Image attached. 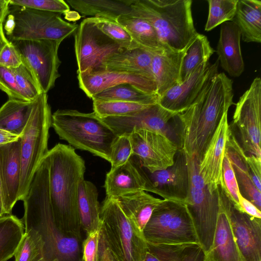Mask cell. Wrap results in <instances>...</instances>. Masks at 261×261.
Here are the masks:
<instances>
[{
    "label": "cell",
    "mask_w": 261,
    "mask_h": 261,
    "mask_svg": "<svg viewBox=\"0 0 261 261\" xmlns=\"http://www.w3.org/2000/svg\"><path fill=\"white\" fill-rule=\"evenodd\" d=\"M232 84L224 73H217L195 101L176 116L181 126L180 148L199 164L222 117L233 104Z\"/></svg>",
    "instance_id": "cell-1"
},
{
    "label": "cell",
    "mask_w": 261,
    "mask_h": 261,
    "mask_svg": "<svg viewBox=\"0 0 261 261\" xmlns=\"http://www.w3.org/2000/svg\"><path fill=\"white\" fill-rule=\"evenodd\" d=\"M49 160L41 161L36 171L28 192L23 200L25 228L41 234L44 242L46 261H82V237L69 233L56 223L49 191Z\"/></svg>",
    "instance_id": "cell-2"
},
{
    "label": "cell",
    "mask_w": 261,
    "mask_h": 261,
    "mask_svg": "<svg viewBox=\"0 0 261 261\" xmlns=\"http://www.w3.org/2000/svg\"><path fill=\"white\" fill-rule=\"evenodd\" d=\"M47 154L49 197L54 220L64 231L82 237L77 196L80 184L84 180L85 161L74 148L62 143L49 150Z\"/></svg>",
    "instance_id": "cell-3"
},
{
    "label": "cell",
    "mask_w": 261,
    "mask_h": 261,
    "mask_svg": "<svg viewBox=\"0 0 261 261\" xmlns=\"http://www.w3.org/2000/svg\"><path fill=\"white\" fill-rule=\"evenodd\" d=\"M192 4L191 0H133L129 14L149 22L166 50L178 51L186 49L198 33Z\"/></svg>",
    "instance_id": "cell-4"
},
{
    "label": "cell",
    "mask_w": 261,
    "mask_h": 261,
    "mask_svg": "<svg viewBox=\"0 0 261 261\" xmlns=\"http://www.w3.org/2000/svg\"><path fill=\"white\" fill-rule=\"evenodd\" d=\"M51 126L59 138L73 148L110 162L112 146L118 136L94 112L58 110L51 115Z\"/></svg>",
    "instance_id": "cell-5"
},
{
    "label": "cell",
    "mask_w": 261,
    "mask_h": 261,
    "mask_svg": "<svg viewBox=\"0 0 261 261\" xmlns=\"http://www.w3.org/2000/svg\"><path fill=\"white\" fill-rule=\"evenodd\" d=\"M51 113L47 93L33 101L30 118L21 136V178L18 201L26 196L35 173L47 154Z\"/></svg>",
    "instance_id": "cell-6"
},
{
    "label": "cell",
    "mask_w": 261,
    "mask_h": 261,
    "mask_svg": "<svg viewBox=\"0 0 261 261\" xmlns=\"http://www.w3.org/2000/svg\"><path fill=\"white\" fill-rule=\"evenodd\" d=\"M61 14L10 5L4 29L10 42L53 40L62 42L79 25L64 20Z\"/></svg>",
    "instance_id": "cell-7"
},
{
    "label": "cell",
    "mask_w": 261,
    "mask_h": 261,
    "mask_svg": "<svg viewBox=\"0 0 261 261\" xmlns=\"http://www.w3.org/2000/svg\"><path fill=\"white\" fill-rule=\"evenodd\" d=\"M186 155L189 191L185 204L191 217L198 244L206 254L213 243L220 210L218 188L216 191L210 192L199 174L197 159Z\"/></svg>",
    "instance_id": "cell-8"
},
{
    "label": "cell",
    "mask_w": 261,
    "mask_h": 261,
    "mask_svg": "<svg viewBox=\"0 0 261 261\" xmlns=\"http://www.w3.org/2000/svg\"><path fill=\"white\" fill-rule=\"evenodd\" d=\"M143 235L147 243L153 244H198L186 205L165 199L153 210Z\"/></svg>",
    "instance_id": "cell-9"
},
{
    "label": "cell",
    "mask_w": 261,
    "mask_h": 261,
    "mask_svg": "<svg viewBox=\"0 0 261 261\" xmlns=\"http://www.w3.org/2000/svg\"><path fill=\"white\" fill-rule=\"evenodd\" d=\"M109 245L120 261H143L147 251L143 235L130 221L116 199L106 196L100 210Z\"/></svg>",
    "instance_id": "cell-10"
},
{
    "label": "cell",
    "mask_w": 261,
    "mask_h": 261,
    "mask_svg": "<svg viewBox=\"0 0 261 261\" xmlns=\"http://www.w3.org/2000/svg\"><path fill=\"white\" fill-rule=\"evenodd\" d=\"M261 80L256 77L240 97L229 128L247 155L261 158Z\"/></svg>",
    "instance_id": "cell-11"
},
{
    "label": "cell",
    "mask_w": 261,
    "mask_h": 261,
    "mask_svg": "<svg viewBox=\"0 0 261 261\" xmlns=\"http://www.w3.org/2000/svg\"><path fill=\"white\" fill-rule=\"evenodd\" d=\"M130 160L145 180V191L153 193L165 200L186 204L189 176L187 155L181 148L178 149L172 166L153 172L144 168L137 156L132 155Z\"/></svg>",
    "instance_id": "cell-12"
},
{
    "label": "cell",
    "mask_w": 261,
    "mask_h": 261,
    "mask_svg": "<svg viewBox=\"0 0 261 261\" xmlns=\"http://www.w3.org/2000/svg\"><path fill=\"white\" fill-rule=\"evenodd\" d=\"M19 53L22 64L31 72L42 93L54 87L60 76L58 49L61 42L53 40L11 42Z\"/></svg>",
    "instance_id": "cell-13"
},
{
    "label": "cell",
    "mask_w": 261,
    "mask_h": 261,
    "mask_svg": "<svg viewBox=\"0 0 261 261\" xmlns=\"http://www.w3.org/2000/svg\"><path fill=\"white\" fill-rule=\"evenodd\" d=\"M123 49L101 32L89 17L84 19L74 35L77 74L101 68L108 57Z\"/></svg>",
    "instance_id": "cell-14"
},
{
    "label": "cell",
    "mask_w": 261,
    "mask_h": 261,
    "mask_svg": "<svg viewBox=\"0 0 261 261\" xmlns=\"http://www.w3.org/2000/svg\"><path fill=\"white\" fill-rule=\"evenodd\" d=\"M220 204L225 212L242 261H261V219L238 208L218 187Z\"/></svg>",
    "instance_id": "cell-15"
},
{
    "label": "cell",
    "mask_w": 261,
    "mask_h": 261,
    "mask_svg": "<svg viewBox=\"0 0 261 261\" xmlns=\"http://www.w3.org/2000/svg\"><path fill=\"white\" fill-rule=\"evenodd\" d=\"M128 137L133 155L149 172L164 170L173 164L178 148L170 138L146 130H134Z\"/></svg>",
    "instance_id": "cell-16"
},
{
    "label": "cell",
    "mask_w": 261,
    "mask_h": 261,
    "mask_svg": "<svg viewBox=\"0 0 261 261\" xmlns=\"http://www.w3.org/2000/svg\"><path fill=\"white\" fill-rule=\"evenodd\" d=\"M177 115L158 102L128 115L99 118L117 136H128L134 130H146L170 138L169 122Z\"/></svg>",
    "instance_id": "cell-17"
},
{
    "label": "cell",
    "mask_w": 261,
    "mask_h": 261,
    "mask_svg": "<svg viewBox=\"0 0 261 261\" xmlns=\"http://www.w3.org/2000/svg\"><path fill=\"white\" fill-rule=\"evenodd\" d=\"M219 61L201 64L184 81L173 87L159 97L158 103L170 111L180 113L187 109L199 96L208 81L218 73Z\"/></svg>",
    "instance_id": "cell-18"
},
{
    "label": "cell",
    "mask_w": 261,
    "mask_h": 261,
    "mask_svg": "<svg viewBox=\"0 0 261 261\" xmlns=\"http://www.w3.org/2000/svg\"><path fill=\"white\" fill-rule=\"evenodd\" d=\"M79 87L87 96L91 97L110 87L121 84H130L150 94H156L154 80L133 73L101 68L77 74Z\"/></svg>",
    "instance_id": "cell-19"
},
{
    "label": "cell",
    "mask_w": 261,
    "mask_h": 261,
    "mask_svg": "<svg viewBox=\"0 0 261 261\" xmlns=\"http://www.w3.org/2000/svg\"><path fill=\"white\" fill-rule=\"evenodd\" d=\"M21 137L0 146V179L5 215L11 213L18 201L21 178Z\"/></svg>",
    "instance_id": "cell-20"
},
{
    "label": "cell",
    "mask_w": 261,
    "mask_h": 261,
    "mask_svg": "<svg viewBox=\"0 0 261 261\" xmlns=\"http://www.w3.org/2000/svg\"><path fill=\"white\" fill-rule=\"evenodd\" d=\"M228 113L222 117L202 159L199 172L211 192L216 191L222 182V169L225 146L229 132Z\"/></svg>",
    "instance_id": "cell-21"
},
{
    "label": "cell",
    "mask_w": 261,
    "mask_h": 261,
    "mask_svg": "<svg viewBox=\"0 0 261 261\" xmlns=\"http://www.w3.org/2000/svg\"><path fill=\"white\" fill-rule=\"evenodd\" d=\"M241 38L240 31L233 22L221 24L216 50L218 60L221 67L232 77H239L244 71Z\"/></svg>",
    "instance_id": "cell-22"
},
{
    "label": "cell",
    "mask_w": 261,
    "mask_h": 261,
    "mask_svg": "<svg viewBox=\"0 0 261 261\" xmlns=\"http://www.w3.org/2000/svg\"><path fill=\"white\" fill-rule=\"evenodd\" d=\"M187 48L178 51L167 50L153 56L151 70L159 97L181 83L182 60Z\"/></svg>",
    "instance_id": "cell-23"
},
{
    "label": "cell",
    "mask_w": 261,
    "mask_h": 261,
    "mask_svg": "<svg viewBox=\"0 0 261 261\" xmlns=\"http://www.w3.org/2000/svg\"><path fill=\"white\" fill-rule=\"evenodd\" d=\"M225 152L228 155L238 184L242 195L261 210V192L253 184L249 173L246 162V154L240 147L229 128Z\"/></svg>",
    "instance_id": "cell-24"
},
{
    "label": "cell",
    "mask_w": 261,
    "mask_h": 261,
    "mask_svg": "<svg viewBox=\"0 0 261 261\" xmlns=\"http://www.w3.org/2000/svg\"><path fill=\"white\" fill-rule=\"evenodd\" d=\"M204 261H242L227 217L220 204L213 243Z\"/></svg>",
    "instance_id": "cell-25"
},
{
    "label": "cell",
    "mask_w": 261,
    "mask_h": 261,
    "mask_svg": "<svg viewBox=\"0 0 261 261\" xmlns=\"http://www.w3.org/2000/svg\"><path fill=\"white\" fill-rule=\"evenodd\" d=\"M145 186L144 179L129 159L124 164L110 170L107 173L104 187L107 197L116 198L145 191Z\"/></svg>",
    "instance_id": "cell-26"
},
{
    "label": "cell",
    "mask_w": 261,
    "mask_h": 261,
    "mask_svg": "<svg viewBox=\"0 0 261 261\" xmlns=\"http://www.w3.org/2000/svg\"><path fill=\"white\" fill-rule=\"evenodd\" d=\"M114 198L116 199L130 221L142 234L153 210L162 200L145 191L128 193Z\"/></svg>",
    "instance_id": "cell-27"
},
{
    "label": "cell",
    "mask_w": 261,
    "mask_h": 261,
    "mask_svg": "<svg viewBox=\"0 0 261 261\" xmlns=\"http://www.w3.org/2000/svg\"><path fill=\"white\" fill-rule=\"evenodd\" d=\"M153 55L141 48L123 49L108 57L101 68L141 74L154 80L151 70Z\"/></svg>",
    "instance_id": "cell-28"
},
{
    "label": "cell",
    "mask_w": 261,
    "mask_h": 261,
    "mask_svg": "<svg viewBox=\"0 0 261 261\" xmlns=\"http://www.w3.org/2000/svg\"><path fill=\"white\" fill-rule=\"evenodd\" d=\"M116 21L129 33L138 48L153 55L167 51L153 26L142 18L130 14L118 17Z\"/></svg>",
    "instance_id": "cell-29"
},
{
    "label": "cell",
    "mask_w": 261,
    "mask_h": 261,
    "mask_svg": "<svg viewBox=\"0 0 261 261\" xmlns=\"http://www.w3.org/2000/svg\"><path fill=\"white\" fill-rule=\"evenodd\" d=\"M77 209L81 228L87 234L101 228L98 191L92 182L84 179L80 184Z\"/></svg>",
    "instance_id": "cell-30"
},
{
    "label": "cell",
    "mask_w": 261,
    "mask_h": 261,
    "mask_svg": "<svg viewBox=\"0 0 261 261\" xmlns=\"http://www.w3.org/2000/svg\"><path fill=\"white\" fill-rule=\"evenodd\" d=\"M231 21L239 28L243 41L261 42L260 1L238 0Z\"/></svg>",
    "instance_id": "cell-31"
},
{
    "label": "cell",
    "mask_w": 261,
    "mask_h": 261,
    "mask_svg": "<svg viewBox=\"0 0 261 261\" xmlns=\"http://www.w3.org/2000/svg\"><path fill=\"white\" fill-rule=\"evenodd\" d=\"M132 1L125 0H67L65 1L82 16L103 17L116 20L131 12Z\"/></svg>",
    "instance_id": "cell-32"
},
{
    "label": "cell",
    "mask_w": 261,
    "mask_h": 261,
    "mask_svg": "<svg viewBox=\"0 0 261 261\" xmlns=\"http://www.w3.org/2000/svg\"><path fill=\"white\" fill-rule=\"evenodd\" d=\"M32 106L33 101L9 99L0 108V128L21 136Z\"/></svg>",
    "instance_id": "cell-33"
},
{
    "label": "cell",
    "mask_w": 261,
    "mask_h": 261,
    "mask_svg": "<svg viewBox=\"0 0 261 261\" xmlns=\"http://www.w3.org/2000/svg\"><path fill=\"white\" fill-rule=\"evenodd\" d=\"M24 233L22 220L9 214L0 217V261L14 256Z\"/></svg>",
    "instance_id": "cell-34"
},
{
    "label": "cell",
    "mask_w": 261,
    "mask_h": 261,
    "mask_svg": "<svg viewBox=\"0 0 261 261\" xmlns=\"http://www.w3.org/2000/svg\"><path fill=\"white\" fill-rule=\"evenodd\" d=\"M92 100H119L150 105L158 102L159 96L150 94L130 84H121L108 88L91 97Z\"/></svg>",
    "instance_id": "cell-35"
},
{
    "label": "cell",
    "mask_w": 261,
    "mask_h": 261,
    "mask_svg": "<svg viewBox=\"0 0 261 261\" xmlns=\"http://www.w3.org/2000/svg\"><path fill=\"white\" fill-rule=\"evenodd\" d=\"M215 50L205 35L198 33L188 47L181 69V82L186 80L201 64L208 62Z\"/></svg>",
    "instance_id": "cell-36"
},
{
    "label": "cell",
    "mask_w": 261,
    "mask_h": 261,
    "mask_svg": "<svg viewBox=\"0 0 261 261\" xmlns=\"http://www.w3.org/2000/svg\"><path fill=\"white\" fill-rule=\"evenodd\" d=\"M24 233L15 253V261H46L44 242L41 234L32 228Z\"/></svg>",
    "instance_id": "cell-37"
},
{
    "label": "cell",
    "mask_w": 261,
    "mask_h": 261,
    "mask_svg": "<svg viewBox=\"0 0 261 261\" xmlns=\"http://www.w3.org/2000/svg\"><path fill=\"white\" fill-rule=\"evenodd\" d=\"M238 0H208V14L204 30L210 31L234 17Z\"/></svg>",
    "instance_id": "cell-38"
},
{
    "label": "cell",
    "mask_w": 261,
    "mask_h": 261,
    "mask_svg": "<svg viewBox=\"0 0 261 261\" xmlns=\"http://www.w3.org/2000/svg\"><path fill=\"white\" fill-rule=\"evenodd\" d=\"M92 100L93 112L100 118L128 115L149 106L119 100Z\"/></svg>",
    "instance_id": "cell-39"
},
{
    "label": "cell",
    "mask_w": 261,
    "mask_h": 261,
    "mask_svg": "<svg viewBox=\"0 0 261 261\" xmlns=\"http://www.w3.org/2000/svg\"><path fill=\"white\" fill-rule=\"evenodd\" d=\"M105 34L124 49L138 48L127 31L116 20L103 17H89Z\"/></svg>",
    "instance_id": "cell-40"
},
{
    "label": "cell",
    "mask_w": 261,
    "mask_h": 261,
    "mask_svg": "<svg viewBox=\"0 0 261 261\" xmlns=\"http://www.w3.org/2000/svg\"><path fill=\"white\" fill-rule=\"evenodd\" d=\"M21 95L26 101L32 102L42 92L30 71L23 64L11 68Z\"/></svg>",
    "instance_id": "cell-41"
},
{
    "label": "cell",
    "mask_w": 261,
    "mask_h": 261,
    "mask_svg": "<svg viewBox=\"0 0 261 261\" xmlns=\"http://www.w3.org/2000/svg\"><path fill=\"white\" fill-rule=\"evenodd\" d=\"M221 188L228 198L240 209L238 184L230 161L225 152L222 164Z\"/></svg>",
    "instance_id": "cell-42"
},
{
    "label": "cell",
    "mask_w": 261,
    "mask_h": 261,
    "mask_svg": "<svg viewBox=\"0 0 261 261\" xmlns=\"http://www.w3.org/2000/svg\"><path fill=\"white\" fill-rule=\"evenodd\" d=\"M9 4L65 15L70 11L69 6L63 0H9Z\"/></svg>",
    "instance_id": "cell-43"
},
{
    "label": "cell",
    "mask_w": 261,
    "mask_h": 261,
    "mask_svg": "<svg viewBox=\"0 0 261 261\" xmlns=\"http://www.w3.org/2000/svg\"><path fill=\"white\" fill-rule=\"evenodd\" d=\"M147 243V251L143 261H176L179 252L186 245Z\"/></svg>",
    "instance_id": "cell-44"
},
{
    "label": "cell",
    "mask_w": 261,
    "mask_h": 261,
    "mask_svg": "<svg viewBox=\"0 0 261 261\" xmlns=\"http://www.w3.org/2000/svg\"><path fill=\"white\" fill-rule=\"evenodd\" d=\"M132 155V147L128 136H118L111 148L110 161L111 170L126 163Z\"/></svg>",
    "instance_id": "cell-45"
},
{
    "label": "cell",
    "mask_w": 261,
    "mask_h": 261,
    "mask_svg": "<svg viewBox=\"0 0 261 261\" xmlns=\"http://www.w3.org/2000/svg\"><path fill=\"white\" fill-rule=\"evenodd\" d=\"M0 90L8 95L9 99L25 101L20 92L12 69L1 65Z\"/></svg>",
    "instance_id": "cell-46"
},
{
    "label": "cell",
    "mask_w": 261,
    "mask_h": 261,
    "mask_svg": "<svg viewBox=\"0 0 261 261\" xmlns=\"http://www.w3.org/2000/svg\"><path fill=\"white\" fill-rule=\"evenodd\" d=\"M100 229L87 234L82 243V261H98Z\"/></svg>",
    "instance_id": "cell-47"
},
{
    "label": "cell",
    "mask_w": 261,
    "mask_h": 261,
    "mask_svg": "<svg viewBox=\"0 0 261 261\" xmlns=\"http://www.w3.org/2000/svg\"><path fill=\"white\" fill-rule=\"evenodd\" d=\"M21 64L19 53L13 43L9 42L0 54V65L9 68H15Z\"/></svg>",
    "instance_id": "cell-48"
},
{
    "label": "cell",
    "mask_w": 261,
    "mask_h": 261,
    "mask_svg": "<svg viewBox=\"0 0 261 261\" xmlns=\"http://www.w3.org/2000/svg\"><path fill=\"white\" fill-rule=\"evenodd\" d=\"M205 255L198 244H188L179 252L176 261H204Z\"/></svg>",
    "instance_id": "cell-49"
},
{
    "label": "cell",
    "mask_w": 261,
    "mask_h": 261,
    "mask_svg": "<svg viewBox=\"0 0 261 261\" xmlns=\"http://www.w3.org/2000/svg\"><path fill=\"white\" fill-rule=\"evenodd\" d=\"M246 162L253 184L261 192V158L254 155H246Z\"/></svg>",
    "instance_id": "cell-50"
},
{
    "label": "cell",
    "mask_w": 261,
    "mask_h": 261,
    "mask_svg": "<svg viewBox=\"0 0 261 261\" xmlns=\"http://www.w3.org/2000/svg\"><path fill=\"white\" fill-rule=\"evenodd\" d=\"M98 261H120L111 249L101 228L99 241Z\"/></svg>",
    "instance_id": "cell-51"
},
{
    "label": "cell",
    "mask_w": 261,
    "mask_h": 261,
    "mask_svg": "<svg viewBox=\"0 0 261 261\" xmlns=\"http://www.w3.org/2000/svg\"><path fill=\"white\" fill-rule=\"evenodd\" d=\"M238 198L240 210L251 216L261 219V212L253 203L244 197L240 192Z\"/></svg>",
    "instance_id": "cell-52"
},
{
    "label": "cell",
    "mask_w": 261,
    "mask_h": 261,
    "mask_svg": "<svg viewBox=\"0 0 261 261\" xmlns=\"http://www.w3.org/2000/svg\"><path fill=\"white\" fill-rule=\"evenodd\" d=\"M20 136L0 128V146L17 141Z\"/></svg>",
    "instance_id": "cell-53"
},
{
    "label": "cell",
    "mask_w": 261,
    "mask_h": 261,
    "mask_svg": "<svg viewBox=\"0 0 261 261\" xmlns=\"http://www.w3.org/2000/svg\"><path fill=\"white\" fill-rule=\"evenodd\" d=\"M4 22V21L0 23V54L4 47L10 42L6 36Z\"/></svg>",
    "instance_id": "cell-54"
},
{
    "label": "cell",
    "mask_w": 261,
    "mask_h": 261,
    "mask_svg": "<svg viewBox=\"0 0 261 261\" xmlns=\"http://www.w3.org/2000/svg\"><path fill=\"white\" fill-rule=\"evenodd\" d=\"M9 10V0H5L4 2L0 5V23L5 20Z\"/></svg>",
    "instance_id": "cell-55"
},
{
    "label": "cell",
    "mask_w": 261,
    "mask_h": 261,
    "mask_svg": "<svg viewBox=\"0 0 261 261\" xmlns=\"http://www.w3.org/2000/svg\"><path fill=\"white\" fill-rule=\"evenodd\" d=\"M5 215L3 201V196H2V184L0 179V217Z\"/></svg>",
    "instance_id": "cell-56"
},
{
    "label": "cell",
    "mask_w": 261,
    "mask_h": 261,
    "mask_svg": "<svg viewBox=\"0 0 261 261\" xmlns=\"http://www.w3.org/2000/svg\"><path fill=\"white\" fill-rule=\"evenodd\" d=\"M5 0H3L2 2L0 3V5L3 4Z\"/></svg>",
    "instance_id": "cell-57"
},
{
    "label": "cell",
    "mask_w": 261,
    "mask_h": 261,
    "mask_svg": "<svg viewBox=\"0 0 261 261\" xmlns=\"http://www.w3.org/2000/svg\"><path fill=\"white\" fill-rule=\"evenodd\" d=\"M53 261H58V260L57 259H54Z\"/></svg>",
    "instance_id": "cell-58"
},
{
    "label": "cell",
    "mask_w": 261,
    "mask_h": 261,
    "mask_svg": "<svg viewBox=\"0 0 261 261\" xmlns=\"http://www.w3.org/2000/svg\"><path fill=\"white\" fill-rule=\"evenodd\" d=\"M3 0H0V3L2 2Z\"/></svg>",
    "instance_id": "cell-59"
}]
</instances>
